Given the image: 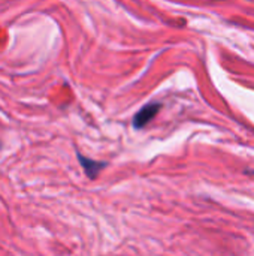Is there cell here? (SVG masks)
I'll return each instance as SVG.
<instances>
[{
    "label": "cell",
    "mask_w": 254,
    "mask_h": 256,
    "mask_svg": "<svg viewBox=\"0 0 254 256\" xmlns=\"http://www.w3.org/2000/svg\"><path fill=\"white\" fill-rule=\"evenodd\" d=\"M159 110H160V104H148V105H145V106L141 108V110L138 111V114L135 116V118H133V126H135L136 129H141V128H144V126H147V124L154 118V116L159 112Z\"/></svg>",
    "instance_id": "1"
},
{
    "label": "cell",
    "mask_w": 254,
    "mask_h": 256,
    "mask_svg": "<svg viewBox=\"0 0 254 256\" xmlns=\"http://www.w3.org/2000/svg\"><path fill=\"white\" fill-rule=\"evenodd\" d=\"M78 159H79V162H81V165H82L85 174H87L90 178H96V177L99 176V172L106 166V164H103V162H96V160H91V159L84 158V156H81V154H78Z\"/></svg>",
    "instance_id": "2"
}]
</instances>
